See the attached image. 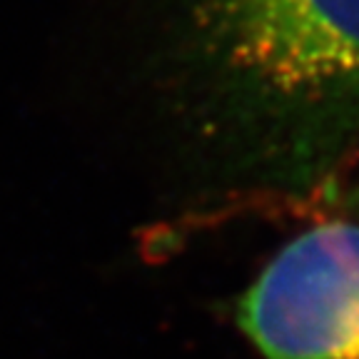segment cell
Listing matches in <instances>:
<instances>
[{
    "label": "cell",
    "mask_w": 359,
    "mask_h": 359,
    "mask_svg": "<svg viewBox=\"0 0 359 359\" xmlns=\"http://www.w3.org/2000/svg\"><path fill=\"white\" fill-rule=\"evenodd\" d=\"M237 317L267 359H359V224H314L287 242Z\"/></svg>",
    "instance_id": "7a4b0ae2"
},
{
    "label": "cell",
    "mask_w": 359,
    "mask_h": 359,
    "mask_svg": "<svg viewBox=\"0 0 359 359\" xmlns=\"http://www.w3.org/2000/svg\"><path fill=\"white\" fill-rule=\"evenodd\" d=\"M349 205H352L354 210H359V187L349 195Z\"/></svg>",
    "instance_id": "3957f363"
},
{
    "label": "cell",
    "mask_w": 359,
    "mask_h": 359,
    "mask_svg": "<svg viewBox=\"0 0 359 359\" xmlns=\"http://www.w3.org/2000/svg\"><path fill=\"white\" fill-rule=\"evenodd\" d=\"M187 50L264 155L322 165L359 140V0H190Z\"/></svg>",
    "instance_id": "6da1fadb"
}]
</instances>
